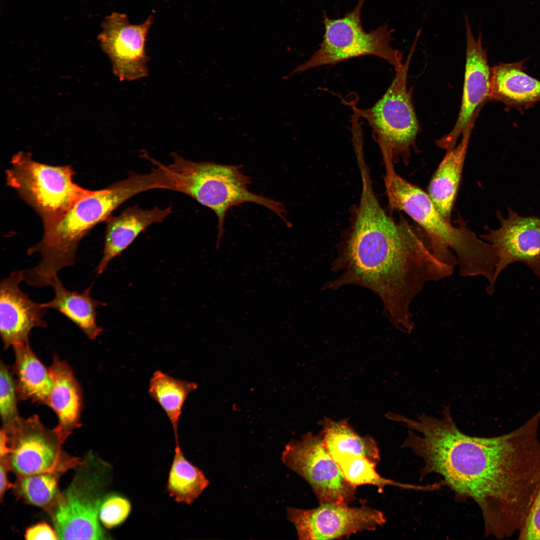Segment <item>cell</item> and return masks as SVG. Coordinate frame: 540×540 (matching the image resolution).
<instances>
[{"label":"cell","mask_w":540,"mask_h":540,"mask_svg":"<svg viewBox=\"0 0 540 540\" xmlns=\"http://www.w3.org/2000/svg\"><path fill=\"white\" fill-rule=\"evenodd\" d=\"M24 537L28 540H58L54 529L44 522L28 528L26 531Z\"/></svg>","instance_id":"cell-31"},{"label":"cell","mask_w":540,"mask_h":540,"mask_svg":"<svg viewBox=\"0 0 540 540\" xmlns=\"http://www.w3.org/2000/svg\"><path fill=\"white\" fill-rule=\"evenodd\" d=\"M396 420L410 429L402 446L424 462L420 476L438 474L456 500H474L486 536L502 539L519 532L540 484L538 422L532 419L510 432L486 438L460 431L448 406L440 418L399 414Z\"/></svg>","instance_id":"cell-1"},{"label":"cell","mask_w":540,"mask_h":540,"mask_svg":"<svg viewBox=\"0 0 540 540\" xmlns=\"http://www.w3.org/2000/svg\"><path fill=\"white\" fill-rule=\"evenodd\" d=\"M62 474L50 472L19 476L12 488L18 498L49 512L61 493L58 481Z\"/></svg>","instance_id":"cell-27"},{"label":"cell","mask_w":540,"mask_h":540,"mask_svg":"<svg viewBox=\"0 0 540 540\" xmlns=\"http://www.w3.org/2000/svg\"><path fill=\"white\" fill-rule=\"evenodd\" d=\"M172 161L167 165L172 190L194 198L215 213L218 220L216 244L224 232L228 211L245 202L254 203L270 210L287 226L284 204L254 194L248 190L250 178L244 174L240 166L212 162H195L172 154Z\"/></svg>","instance_id":"cell-5"},{"label":"cell","mask_w":540,"mask_h":540,"mask_svg":"<svg viewBox=\"0 0 540 540\" xmlns=\"http://www.w3.org/2000/svg\"><path fill=\"white\" fill-rule=\"evenodd\" d=\"M156 182L152 172H131L124 180L98 190H90L54 218L43 222L42 239L28 250L39 253L37 265L22 270L27 285L43 288L62 268L76 263L80 240L98 224L106 220L112 212L136 194L154 189Z\"/></svg>","instance_id":"cell-3"},{"label":"cell","mask_w":540,"mask_h":540,"mask_svg":"<svg viewBox=\"0 0 540 540\" xmlns=\"http://www.w3.org/2000/svg\"><path fill=\"white\" fill-rule=\"evenodd\" d=\"M524 62L501 63L491 68L489 100L517 107H528L540 101V81L524 72Z\"/></svg>","instance_id":"cell-20"},{"label":"cell","mask_w":540,"mask_h":540,"mask_svg":"<svg viewBox=\"0 0 540 540\" xmlns=\"http://www.w3.org/2000/svg\"><path fill=\"white\" fill-rule=\"evenodd\" d=\"M172 212V206L144 210L128 207L116 216L106 220L102 258L96 271L98 274L108 268L110 262L125 250L138 236L150 225L162 222Z\"/></svg>","instance_id":"cell-18"},{"label":"cell","mask_w":540,"mask_h":540,"mask_svg":"<svg viewBox=\"0 0 540 540\" xmlns=\"http://www.w3.org/2000/svg\"><path fill=\"white\" fill-rule=\"evenodd\" d=\"M340 467L346 480L354 486L371 484L382 492L386 486H394L408 490L430 491L438 489V483L426 486L403 484L382 478L376 470V464L364 456L348 453L331 455Z\"/></svg>","instance_id":"cell-26"},{"label":"cell","mask_w":540,"mask_h":540,"mask_svg":"<svg viewBox=\"0 0 540 540\" xmlns=\"http://www.w3.org/2000/svg\"><path fill=\"white\" fill-rule=\"evenodd\" d=\"M74 476L48 512L58 540H105L99 512L104 498L108 465L92 451L76 467Z\"/></svg>","instance_id":"cell-6"},{"label":"cell","mask_w":540,"mask_h":540,"mask_svg":"<svg viewBox=\"0 0 540 540\" xmlns=\"http://www.w3.org/2000/svg\"><path fill=\"white\" fill-rule=\"evenodd\" d=\"M22 270L14 271L0 283V334L5 349L28 342L36 327L46 328V308L20 288Z\"/></svg>","instance_id":"cell-16"},{"label":"cell","mask_w":540,"mask_h":540,"mask_svg":"<svg viewBox=\"0 0 540 540\" xmlns=\"http://www.w3.org/2000/svg\"><path fill=\"white\" fill-rule=\"evenodd\" d=\"M12 371L2 360L0 362V414L2 428L12 430L20 418L18 408V400L16 380Z\"/></svg>","instance_id":"cell-28"},{"label":"cell","mask_w":540,"mask_h":540,"mask_svg":"<svg viewBox=\"0 0 540 540\" xmlns=\"http://www.w3.org/2000/svg\"><path fill=\"white\" fill-rule=\"evenodd\" d=\"M52 386L47 406L58 420L54 428L64 444L74 429L81 426L82 390L70 365L56 354L48 367Z\"/></svg>","instance_id":"cell-17"},{"label":"cell","mask_w":540,"mask_h":540,"mask_svg":"<svg viewBox=\"0 0 540 540\" xmlns=\"http://www.w3.org/2000/svg\"><path fill=\"white\" fill-rule=\"evenodd\" d=\"M6 171L8 185L31 206L43 222L68 208L90 190L75 184L70 166H52L34 160L28 154L14 156Z\"/></svg>","instance_id":"cell-9"},{"label":"cell","mask_w":540,"mask_h":540,"mask_svg":"<svg viewBox=\"0 0 540 540\" xmlns=\"http://www.w3.org/2000/svg\"><path fill=\"white\" fill-rule=\"evenodd\" d=\"M362 190L332 270L339 276L324 288L358 285L380 298L384 312L400 330L414 327L410 306L426 284L450 276L454 267L439 260L424 236L401 217L396 220L375 196L370 172H360Z\"/></svg>","instance_id":"cell-2"},{"label":"cell","mask_w":540,"mask_h":540,"mask_svg":"<svg viewBox=\"0 0 540 540\" xmlns=\"http://www.w3.org/2000/svg\"><path fill=\"white\" fill-rule=\"evenodd\" d=\"M288 520L295 526L300 540L340 539L363 530H374L386 519L380 511L365 505L352 508L348 504H320L316 508H286Z\"/></svg>","instance_id":"cell-12"},{"label":"cell","mask_w":540,"mask_h":540,"mask_svg":"<svg viewBox=\"0 0 540 540\" xmlns=\"http://www.w3.org/2000/svg\"><path fill=\"white\" fill-rule=\"evenodd\" d=\"M518 538L540 540V484L524 524L518 532Z\"/></svg>","instance_id":"cell-30"},{"label":"cell","mask_w":540,"mask_h":540,"mask_svg":"<svg viewBox=\"0 0 540 540\" xmlns=\"http://www.w3.org/2000/svg\"><path fill=\"white\" fill-rule=\"evenodd\" d=\"M197 383L176 378L156 370L150 380L148 394L166 413L173 428L176 443L178 442V424L184 404Z\"/></svg>","instance_id":"cell-23"},{"label":"cell","mask_w":540,"mask_h":540,"mask_svg":"<svg viewBox=\"0 0 540 540\" xmlns=\"http://www.w3.org/2000/svg\"><path fill=\"white\" fill-rule=\"evenodd\" d=\"M50 286L54 291L51 300L42 303L46 308L54 309L62 314L77 326L90 340L96 339L102 332L98 325L96 308L106 304L91 296L90 284L82 292L70 291L63 284L58 275L52 280Z\"/></svg>","instance_id":"cell-21"},{"label":"cell","mask_w":540,"mask_h":540,"mask_svg":"<svg viewBox=\"0 0 540 540\" xmlns=\"http://www.w3.org/2000/svg\"><path fill=\"white\" fill-rule=\"evenodd\" d=\"M12 346L15 358L12 372L16 377L18 400L47 405L52 386L48 368L36 355L28 342Z\"/></svg>","instance_id":"cell-22"},{"label":"cell","mask_w":540,"mask_h":540,"mask_svg":"<svg viewBox=\"0 0 540 540\" xmlns=\"http://www.w3.org/2000/svg\"><path fill=\"white\" fill-rule=\"evenodd\" d=\"M10 468L7 458L0 459V497L2 500L4 496L8 490L12 488L14 484L10 482L8 478V472Z\"/></svg>","instance_id":"cell-32"},{"label":"cell","mask_w":540,"mask_h":540,"mask_svg":"<svg viewBox=\"0 0 540 540\" xmlns=\"http://www.w3.org/2000/svg\"><path fill=\"white\" fill-rule=\"evenodd\" d=\"M281 460L310 486L320 504H348L355 498L356 488L346 478L325 444L322 432H307L291 440Z\"/></svg>","instance_id":"cell-10"},{"label":"cell","mask_w":540,"mask_h":540,"mask_svg":"<svg viewBox=\"0 0 540 540\" xmlns=\"http://www.w3.org/2000/svg\"><path fill=\"white\" fill-rule=\"evenodd\" d=\"M6 432L10 448L8 462L17 477L50 472L63 474L81 462L82 458L62 450L63 443L54 429L46 427L37 414L22 417Z\"/></svg>","instance_id":"cell-11"},{"label":"cell","mask_w":540,"mask_h":540,"mask_svg":"<svg viewBox=\"0 0 540 540\" xmlns=\"http://www.w3.org/2000/svg\"><path fill=\"white\" fill-rule=\"evenodd\" d=\"M386 193L392 209L403 211L424 230L434 256L455 267L463 277L482 276L492 285L497 258L492 246L465 224L452 226L438 212L428 194L385 167Z\"/></svg>","instance_id":"cell-4"},{"label":"cell","mask_w":540,"mask_h":540,"mask_svg":"<svg viewBox=\"0 0 540 540\" xmlns=\"http://www.w3.org/2000/svg\"><path fill=\"white\" fill-rule=\"evenodd\" d=\"M366 0H358L352 11L338 18H330L324 12V33L318 48L284 78L314 68L368 56L386 60L395 71L400 68L404 64L402 54L390 46L394 30L386 24L368 32L363 28L361 14Z\"/></svg>","instance_id":"cell-8"},{"label":"cell","mask_w":540,"mask_h":540,"mask_svg":"<svg viewBox=\"0 0 540 540\" xmlns=\"http://www.w3.org/2000/svg\"><path fill=\"white\" fill-rule=\"evenodd\" d=\"M416 44L414 42L402 68L396 71L384 94L372 106L362 109L352 101L346 102L372 128L384 164H394L400 160L407 162L420 131L412 91L407 84L408 67Z\"/></svg>","instance_id":"cell-7"},{"label":"cell","mask_w":540,"mask_h":540,"mask_svg":"<svg viewBox=\"0 0 540 540\" xmlns=\"http://www.w3.org/2000/svg\"><path fill=\"white\" fill-rule=\"evenodd\" d=\"M466 59L463 93L460 110L452 130L436 140L439 148L448 150L456 146L459 136L468 124L476 118L490 91L491 68L482 43L480 30L476 38L467 15H464Z\"/></svg>","instance_id":"cell-15"},{"label":"cell","mask_w":540,"mask_h":540,"mask_svg":"<svg viewBox=\"0 0 540 540\" xmlns=\"http://www.w3.org/2000/svg\"><path fill=\"white\" fill-rule=\"evenodd\" d=\"M131 510L128 500L120 494H112L104 497L100 507L99 519L106 528H114L125 522Z\"/></svg>","instance_id":"cell-29"},{"label":"cell","mask_w":540,"mask_h":540,"mask_svg":"<svg viewBox=\"0 0 540 540\" xmlns=\"http://www.w3.org/2000/svg\"><path fill=\"white\" fill-rule=\"evenodd\" d=\"M500 227L486 228L480 237L493 247L497 258L492 285L502 271L516 262L525 264L540 279V218L520 216L508 208V216L496 213Z\"/></svg>","instance_id":"cell-14"},{"label":"cell","mask_w":540,"mask_h":540,"mask_svg":"<svg viewBox=\"0 0 540 540\" xmlns=\"http://www.w3.org/2000/svg\"><path fill=\"white\" fill-rule=\"evenodd\" d=\"M319 424L326 447L331 455L348 453L360 454L376 464L380 460L378 448L370 436H362L350 426L347 420L335 421L328 418Z\"/></svg>","instance_id":"cell-24"},{"label":"cell","mask_w":540,"mask_h":540,"mask_svg":"<svg viewBox=\"0 0 540 540\" xmlns=\"http://www.w3.org/2000/svg\"><path fill=\"white\" fill-rule=\"evenodd\" d=\"M152 20L150 16L142 24H134L124 14L112 12L102 22L98 40L120 80H133L147 76L145 44Z\"/></svg>","instance_id":"cell-13"},{"label":"cell","mask_w":540,"mask_h":540,"mask_svg":"<svg viewBox=\"0 0 540 540\" xmlns=\"http://www.w3.org/2000/svg\"><path fill=\"white\" fill-rule=\"evenodd\" d=\"M476 120H472L464 130L460 142L447 150L428 186L429 196L438 212L450 222Z\"/></svg>","instance_id":"cell-19"},{"label":"cell","mask_w":540,"mask_h":540,"mask_svg":"<svg viewBox=\"0 0 540 540\" xmlns=\"http://www.w3.org/2000/svg\"><path fill=\"white\" fill-rule=\"evenodd\" d=\"M209 484L204 472L186 458L179 442L176 443L166 486L170 496L178 502L190 505Z\"/></svg>","instance_id":"cell-25"}]
</instances>
